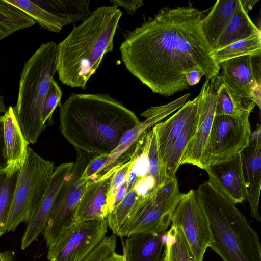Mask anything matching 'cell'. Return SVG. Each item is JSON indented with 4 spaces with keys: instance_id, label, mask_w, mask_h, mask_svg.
<instances>
[{
    "instance_id": "6da1fadb",
    "label": "cell",
    "mask_w": 261,
    "mask_h": 261,
    "mask_svg": "<svg viewBox=\"0 0 261 261\" xmlns=\"http://www.w3.org/2000/svg\"><path fill=\"white\" fill-rule=\"evenodd\" d=\"M203 12L193 7L162 8L125 35L119 49L128 71L154 93L188 89L186 74L197 69L206 79L219 74L201 29Z\"/></svg>"
},
{
    "instance_id": "7a4b0ae2",
    "label": "cell",
    "mask_w": 261,
    "mask_h": 261,
    "mask_svg": "<svg viewBox=\"0 0 261 261\" xmlns=\"http://www.w3.org/2000/svg\"><path fill=\"white\" fill-rule=\"evenodd\" d=\"M60 130L76 149L110 155L123 134L138 125L135 114L105 94L72 93L60 106Z\"/></svg>"
},
{
    "instance_id": "3957f363",
    "label": "cell",
    "mask_w": 261,
    "mask_h": 261,
    "mask_svg": "<svg viewBox=\"0 0 261 261\" xmlns=\"http://www.w3.org/2000/svg\"><path fill=\"white\" fill-rule=\"evenodd\" d=\"M122 14L113 5L98 7L57 44V72L63 84L86 88L105 55L113 50Z\"/></svg>"
},
{
    "instance_id": "277c9868",
    "label": "cell",
    "mask_w": 261,
    "mask_h": 261,
    "mask_svg": "<svg viewBox=\"0 0 261 261\" xmlns=\"http://www.w3.org/2000/svg\"><path fill=\"white\" fill-rule=\"evenodd\" d=\"M196 193L209 224V247L223 261H261L257 232L237 204L209 180L200 185Z\"/></svg>"
},
{
    "instance_id": "5b68a950",
    "label": "cell",
    "mask_w": 261,
    "mask_h": 261,
    "mask_svg": "<svg viewBox=\"0 0 261 261\" xmlns=\"http://www.w3.org/2000/svg\"><path fill=\"white\" fill-rule=\"evenodd\" d=\"M57 44H42L24 63L20 75L17 99L13 107L20 128L34 144L46 127L41 120L43 102L57 72Z\"/></svg>"
},
{
    "instance_id": "8992f818",
    "label": "cell",
    "mask_w": 261,
    "mask_h": 261,
    "mask_svg": "<svg viewBox=\"0 0 261 261\" xmlns=\"http://www.w3.org/2000/svg\"><path fill=\"white\" fill-rule=\"evenodd\" d=\"M55 168L54 162L44 159L29 146L7 215L5 232H14L19 224L27 223L44 195Z\"/></svg>"
},
{
    "instance_id": "52a82bcc",
    "label": "cell",
    "mask_w": 261,
    "mask_h": 261,
    "mask_svg": "<svg viewBox=\"0 0 261 261\" xmlns=\"http://www.w3.org/2000/svg\"><path fill=\"white\" fill-rule=\"evenodd\" d=\"M76 150L72 169L57 196L42 231L48 248L75 224V211L87 182L82 179V175L93 155L80 149Z\"/></svg>"
},
{
    "instance_id": "ba28073f",
    "label": "cell",
    "mask_w": 261,
    "mask_h": 261,
    "mask_svg": "<svg viewBox=\"0 0 261 261\" xmlns=\"http://www.w3.org/2000/svg\"><path fill=\"white\" fill-rule=\"evenodd\" d=\"M181 195L175 176L168 178L147 196L140 197L137 211L123 236L166 232Z\"/></svg>"
},
{
    "instance_id": "9c48e42d",
    "label": "cell",
    "mask_w": 261,
    "mask_h": 261,
    "mask_svg": "<svg viewBox=\"0 0 261 261\" xmlns=\"http://www.w3.org/2000/svg\"><path fill=\"white\" fill-rule=\"evenodd\" d=\"M250 114L215 116L203 154L202 169L240 154L246 146L251 133Z\"/></svg>"
},
{
    "instance_id": "30bf717a",
    "label": "cell",
    "mask_w": 261,
    "mask_h": 261,
    "mask_svg": "<svg viewBox=\"0 0 261 261\" xmlns=\"http://www.w3.org/2000/svg\"><path fill=\"white\" fill-rule=\"evenodd\" d=\"M106 219L74 224L48 248L49 261H84L105 238Z\"/></svg>"
},
{
    "instance_id": "8fae6325",
    "label": "cell",
    "mask_w": 261,
    "mask_h": 261,
    "mask_svg": "<svg viewBox=\"0 0 261 261\" xmlns=\"http://www.w3.org/2000/svg\"><path fill=\"white\" fill-rule=\"evenodd\" d=\"M172 225L181 230L194 261H203L211 241L210 226L196 193L191 189L182 193L171 218Z\"/></svg>"
},
{
    "instance_id": "7c38bea8",
    "label": "cell",
    "mask_w": 261,
    "mask_h": 261,
    "mask_svg": "<svg viewBox=\"0 0 261 261\" xmlns=\"http://www.w3.org/2000/svg\"><path fill=\"white\" fill-rule=\"evenodd\" d=\"M220 84L219 74L211 79H206L202 85L196 130L184 153L180 165L189 164L202 169L203 154L215 116L217 93Z\"/></svg>"
},
{
    "instance_id": "4fadbf2b",
    "label": "cell",
    "mask_w": 261,
    "mask_h": 261,
    "mask_svg": "<svg viewBox=\"0 0 261 261\" xmlns=\"http://www.w3.org/2000/svg\"><path fill=\"white\" fill-rule=\"evenodd\" d=\"M254 57L243 56L225 60L218 65L221 83L236 94L252 100L260 108V77L256 74Z\"/></svg>"
},
{
    "instance_id": "5bb4252c",
    "label": "cell",
    "mask_w": 261,
    "mask_h": 261,
    "mask_svg": "<svg viewBox=\"0 0 261 261\" xmlns=\"http://www.w3.org/2000/svg\"><path fill=\"white\" fill-rule=\"evenodd\" d=\"M241 166L250 207V215L258 221L261 218L258 206L261 189V126L251 132L249 142L240 153Z\"/></svg>"
},
{
    "instance_id": "9a60e30c",
    "label": "cell",
    "mask_w": 261,
    "mask_h": 261,
    "mask_svg": "<svg viewBox=\"0 0 261 261\" xmlns=\"http://www.w3.org/2000/svg\"><path fill=\"white\" fill-rule=\"evenodd\" d=\"M73 165L74 162H65L55 168L44 195L27 223L21 239L22 250L26 249L42 233L57 196Z\"/></svg>"
},
{
    "instance_id": "2e32d148",
    "label": "cell",
    "mask_w": 261,
    "mask_h": 261,
    "mask_svg": "<svg viewBox=\"0 0 261 261\" xmlns=\"http://www.w3.org/2000/svg\"><path fill=\"white\" fill-rule=\"evenodd\" d=\"M209 180L216 185L236 204L247 199L240 154L204 168Z\"/></svg>"
},
{
    "instance_id": "e0dca14e",
    "label": "cell",
    "mask_w": 261,
    "mask_h": 261,
    "mask_svg": "<svg viewBox=\"0 0 261 261\" xmlns=\"http://www.w3.org/2000/svg\"><path fill=\"white\" fill-rule=\"evenodd\" d=\"M118 166L109 171L98 180L87 182L75 211V223L106 219L109 214L107 192L111 178Z\"/></svg>"
},
{
    "instance_id": "ac0fdd59",
    "label": "cell",
    "mask_w": 261,
    "mask_h": 261,
    "mask_svg": "<svg viewBox=\"0 0 261 261\" xmlns=\"http://www.w3.org/2000/svg\"><path fill=\"white\" fill-rule=\"evenodd\" d=\"M200 99V92L196 98L186 102L171 116L153 126L156 137L161 163L165 171V164L172 145L191 113L199 105Z\"/></svg>"
},
{
    "instance_id": "d6986e66",
    "label": "cell",
    "mask_w": 261,
    "mask_h": 261,
    "mask_svg": "<svg viewBox=\"0 0 261 261\" xmlns=\"http://www.w3.org/2000/svg\"><path fill=\"white\" fill-rule=\"evenodd\" d=\"M165 233H141L127 236L123 242L125 261H160Z\"/></svg>"
},
{
    "instance_id": "ffe728a7",
    "label": "cell",
    "mask_w": 261,
    "mask_h": 261,
    "mask_svg": "<svg viewBox=\"0 0 261 261\" xmlns=\"http://www.w3.org/2000/svg\"><path fill=\"white\" fill-rule=\"evenodd\" d=\"M237 0L217 1L201 21L202 32L213 50L234 12Z\"/></svg>"
},
{
    "instance_id": "44dd1931",
    "label": "cell",
    "mask_w": 261,
    "mask_h": 261,
    "mask_svg": "<svg viewBox=\"0 0 261 261\" xmlns=\"http://www.w3.org/2000/svg\"><path fill=\"white\" fill-rule=\"evenodd\" d=\"M4 116V139L8 165L22 166L27 157L29 142L24 138L10 106Z\"/></svg>"
},
{
    "instance_id": "7402d4cb",
    "label": "cell",
    "mask_w": 261,
    "mask_h": 261,
    "mask_svg": "<svg viewBox=\"0 0 261 261\" xmlns=\"http://www.w3.org/2000/svg\"><path fill=\"white\" fill-rule=\"evenodd\" d=\"M260 32L244 10L240 0H237L234 12L220 36L215 51Z\"/></svg>"
},
{
    "instance_id": "603a6c76",
    "label": "cell",
    "mask_w": 261,
    "mask_h": 261,
    "mask_svg": "<svg viewBox=\"0 0 261 261\" xmlns=\"http://www.w3.org/2000/svg\"><path fill=\"white\" fill-rule=\"evenodd\" d=\"M199 107V105L189 116L170 150L165 164L166 173L168 178L176 176L175 174L180 166V162L184 153L195 134L198 120Z\"/></svg>"
},
{
    "instance_id": "cb8c5ba5",
    "label": "cell",
    "mask_w": 261,
    "mask_h": 261,
    "mask_svg": "<svg viewBox=\"0 0 261 261\" xmlns=\"http://www.w3.org/2000/svg\"><path fill=\"white\" fill-rule=\"evenodd\" d=\"M51 14L69 20L74 24L86 19L91 14L89 0L33 1Z\"/></svg>"
},
{
    "instance_id": "d4e9b609",
    "label": "cell",
    "mask_w": 261,
    "mask_h": 261,
    "mask_svg": "<svg viewBox=\"0 0 261 261\" xmlns=\"http://www.w3.org/2000/svg\"><path fill=\"white\" fill-rule=\"evenodd\" d=\"M139 200L140 197L132 189L108 215L106 218L108 226L114 234L123 236L126 228L137 211Z\"/></svg>"
},
{
    "instance_id": "484cf974",
    "label": "cell",
    "mask_w": 261,
    "mask_h": 261,
    "mask_svg": "<svg viewBox=\"0 0 261 261\" xmlns=\"http://www.w3.org/2000/svg\"><path fill=\"white\" fill-rule=\"evenodd\" d=\"M255 105L252 100L236 94L221 83L217 93L215 115L239 116L251 113Z\"/></svg>"
},
{
    "instance_id": "4316f807",
    "label": "cell",
    "mask_w": 261,
    "mask_h": 261,
    "mask_svg": "<svg viewBox=\"0 0 261 261\" xmlns=\"http://www.w3.org/2000/svg\"><path fill=\"white\" fill-rule=\"evenodd\" d=\"M41 27L53 32L59 33L63 27L72 22L68 19L54 15L29 0H7Z\"/></svg>"
},
{
    "instance_id": "83f0119b",
    "label": "cell",
    "mask_w": 261,
    "mask_h": 261,
    "mask_svg": "<svg viewBox=\"0 0 261 261\" xmlns=\"http://www.w3.org/2000/svg\"><path fill=\"white\" fill-rule=\"evenodd\" d=\"M21 167L10 165L0 171V237L5 233L6 219Z\"/></svg>"
},
{
    "instance_id": "f1b7e54d",
    "label": "cell",
    "mask_w": 261,
    "mask_h": 261,
    "mask_svg": "<svg viewBox=\"0 0 261 261\" xmlns=\"http://www.w3.org/2000/svg\"><path fill=\"white\" fill-rule=\"evenodd\" d=\"M261 51V32L234 42L212 53V57L219 65L225 60L243 56H260Z\"/></svg>"
},
{
    "instance_id": "f546056e",
    "label": "cell",
    "mask_w": 261,
    "mask_h": 261,
    "mask_svg": "<svg viewBox=\"0 0 261 261\" xmlns=\"http://www.w3.org/2000/svg\"><path fill=\"white\" fill-rule=\"evenodd\" d=\"M35 22L7 0H0V40Z\"/></svg>"
},
{
    "instance_id": "4dcf8cb0",
    "label": "cell",
    "mask_w": 261,
    "mask_h": 261,
    "mask_svg": "<svg viewBox=\"0 0 261 261\" xmlns=\"http://www.w3.org/2000/svg\"><path fill=\"white\" fill-rule=\"evenodd\" d=\"M165 241L169 246V261H194L188 244L180 228L171 225Z\"/></svg>"
},
{
    "instance_id": "1f68e13d",
    "label": "cell",
    "mask_w": 261,
    "mask_h": 261,
    "mask_svg": "<svg viewBox=\"0 0 261 261\" xmlns=\"http://www.w3.org/2000/svg\"><path fill=\"white\" fill-rule=\"evenodd\" d=\"M62 95V91L53 78L44 99L41 109V122L46 127L53 124V112L57 107L61 105Z\"/></svg>"
},
{
    "instance_id": "d6a6232c",
    "label": "cell",
    "mask_w": 261,
    "mask_h": 261,
    "mask_svg": "<svg viewBox=\"0 0 261 261\" xmlns=\"http://www.w3.org/2000/svg\"><path fill=\"white\" fill-rule=\"evenodd\" d=\"M148 175L154 178L158 186L159 187L166 182L168 178L161 163L156 137L153 127L151 128L148 149Z\"/></svg>"
},
{
    "instance_id": "836d02e7",
    "label": "cell",
    "mask_w": 261,
    "mask_h": 261,
    "mask_svg": "<svg viewBox=\"0 0 261 261\" xmlns=\"http://www.w3.org/2000/svg\"><path fill=\"white\" fill-rule=\"evenodd\" d=\"M130 165L129 159L127 162L119 165L113 173L109 184L107 192V206L109 214L114 209L116 193L125 180L128 173Z\"/></svg>"
},
{
    "instance_id": "e575fe53",
    "label": "cell",
    "mask_w": 261,
    "mask_h": 261,
    "mask_svg": "<svg viewBox=\"0 0 261 261\" xmlns=\"http://www.w3.org/2000/svg\"><path fill=\"white\" fill-rule=\"evenodd\" d=\"M108 156L109 155H93L85 168L82 179L85 182H94L100 178Z\"/></svg>"
},
{
    "instance_id": "d590c367",
    "label": "cell",
    "mask_w": 261,
    "mask_h": 261,
    "mask_svg": "<svg viewBox=\"0 0 261 261\" xmlns=\"http://www.w3.org/2000/svg\"><path fill=\"white\" fill-rule=\"evenodd\" d=\"M111 2L113 4V6L117 8L119 6L124 7L125 9L126 13L129 15H133L135 13L136 10L143 5V2L142 0H111Z\"/></svg>"
},
{
    "instance_id": "8d00e7d4",
    "label": "cell",
    "mask_w": 261,
    "mask_h": 261,
    "mask_svg": "<svg viewBox=\"0 0 261 261\" xmlns=\"http://www.w3.org/2000/svg\"><path fill=\"white\" fill-rule=\"evenodd\" d=\"M8 166L4 139V116H0V171Z\"/></svg>"
},
{
    "instance_id": "74e56055",
    "label": "cell",
    "mask_w": 261,
    "mask_h": 261,
    "mask_svg": "<svg viewBox=\"0 0 261 261\" xmlns=\"http://www.w3.org/2000/svg\"><path fill=\"white\" fill-rule=\"evenodd\" d=\"M203 75L204 74L201 70L195 69L187 72L185 77L187 83L190 86L197 84Z\"/></svg>"
},
{
    "instance_id": "f35d334b",
    "label": "cell",
    "mask_w": 261,
    "mask_h": 261,
    "mask_svg": "<svg viewBox=\"0 0 261 261\" xmlns=\"http://www.w3.org/2000/svg\"><path fill=\"white\" fill-rule=\"evenodd\" d=\"M127 192V180L126 178L117 190L114 203V208L123 199Z\"/></svg>"
},
{
    "instance_id": "ab89813d",
    "label": "cell",
    "mask_w": 261,
    "mask_h": 261,
    "mask_svg": "<svg viewBox=\"0 0 261 261\" xmlns=\"http://www.w3.org/2000/svg\"><path fill=\"white\" fill-rule=\"evenodd\" d=\"M240 1L245 11L248 13V12L253 9V6L258 1L240 0Z\"/></svg>"
},
{
    "instance_id": "60d3db41",
    "label": "cell",
    "mask_w": 261,
    "mask_h": 261,
    "mask_svg": "<svg viewBox=\"0 0 261 261\" xmlns=\"http://www.w3.org/2000/svg\"><path fill=\"white\" fill-rule=\"evenodd\" d=\"M0 257L2 261H14V253L11 251L0 252Z\"/></svg>"
},
{
    "instance_id": "b9f144b4",
    "label": "cell",
    "mask_w": 261,
    "mask_h": 261,
    "mask_svg": "<svg viewBox=\"0 0 261 261\" xmlns=\"http://www.w3.org/2000/svg\"><path fill=\"white\" fill-rule=\"evenodd\" d=\"M123 255L119 254L115 251L103 259L102 261H123Z\"/></svg>"
},
{
    "instance_id": "7bdbcfd3",
    "label": "cell",
    "mask_w": 261,
    "mask_h": 261,
    "mask_svg": "<svg viewBox=\"0 0 261 261\" xmlns=\"http://www.w3.org/2000/svg\"><path fill=\"white\" fill-rule=\"evenodd\" d=\"M164 245V252L160 261H169V246L167 242L165 241Z\"/></svg>"
},
{
    "instance_id": "ee69618b",
    "label": "cell",
    "mask_w": 261,
    "mask_h": 261,
    "mask_svg": "<svg viewBox=\"0 0 261 261\" xmlns=\"http://www.w3.org/2000/svg\"><path fill=\"white\" fill-rule=\"evenodd\" d=\"M6 111L4 98L3 96L0 95V114L4 112L5 113Z\"/></svg>"
},
{
    "instance_id": "f6af8a7d",
    "label": "cell",
    "mask_w": 261,
    "mask_h": 261,
    "mask_svg": "<svg viewBox=\"0 0 261 261\" xmlns=\"http://www.w3.org/2000/svg\"><path fill=\"white\" fill-rule=\"evenodd\" d=\"M123 257H124V260H123V261H125V260L124 255L123 254Z\"/></svg>"
},
{
    "instance_id": "bcb514c9",
    "label": "cell",
    "mask_w": 261,
    "mask_h": 261,
    "mask_svg": "<svg viewBox=\"0 0 261 261\" xmlns=\"http://www.w3.org/2000/svg\"><path fill=\"white\" fill-rule=\"evenodd\" d=\"M0 261H2L1 257H0Z\"/></svg>"
}]
</instances>
